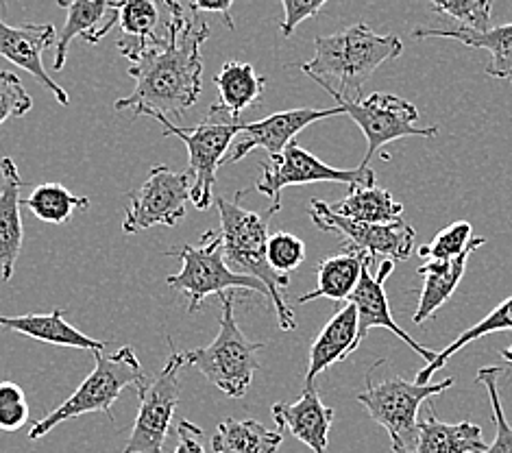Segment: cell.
I'll return each mask as SVG.
<instances>
[{"label":"cell","instance_id":"obj_2","mask_svg":"<svg viewBox=\"0 0 512 453\" xmlns=\"http://www.w3.org/2000/svg\"><path fill=\"white\" fill-rule=\"evenodd\" d=\"M314 51V57L299 68L340 105L360 101L362 85L386 61L404 53V42L393 33L377 35L369 24L356 22L338 33L319 35Z\"/></svg>","mask_w":512,"mask_h":453},{"label":"cell","instance_id":"obj_5","mask_svg":"<svg viewBox=\"0 0 512 453\" xmlns=\"http://www.w3.org/2000/svg\"><path fill=\"white\" fill-rule=\"evenodd\" d=\"M223 305L218 334L207 347L184 353L186 366L197 369L207 382L231 399H242L253 384V375L260 369L258 353L262 342H251L234 316V299L218 297Z\"/></svg>","mask_w":512,"mask_h":453},{"label":"cell","instance_id":"obj_37","mask_svg":"<svg viewBox=\"0 0 512 453\" xmlns=\"http://www.w3.org/2000/svg\"><path fill=\"white\" fill-rule=\"evenodd\" d=\"M282 7H284V20L279 24V31H282L284 38H290L292 31H295L303 20L321 14V9L325 7V0H282Z\"/></svg>","mask_w":512,"mask_h":453},{"label":"cell","instance_id":"obj_19","mask_svg":"<svg viewBox=\"0 0 512 453\" xmlns=\"http://www.w3.org/2000/svg\"><path fill=\"white\" fill-rule=\"evenodd\" d=\"M0 175H3V188H0V279L11 281L24 240L20 216V190L24 188V181L20 179L18 166L11 157L0 159Z\"/></svg>","mask_w":512,"mask_h":453},{"label":"cell","instance_id":"obj_22","mask_svg":"<svg viewBox=\"0 0 512 453\" xmlns=\"http://www.w3.org/2000/svg\"><path fill=\"white\" fill-rule=\"evenodd\" d=\"M486 447L480 425L471 421L443 423L430 406L428 419L419 421V438L412 453H484Z\"/></svg>","mask_w":512,"mask_h":453},{"label":"cell","instance_id":"obj_24","mask_svg":"<svg viewBox=\"0 0 512 453\" xmlns=\"http://www.w3.org/2000/svg\"><path fill=\"white\" fill-rule=\"evenodd\" d=\"M473 253L475 251H469L449 262H425L419 268V275L423 277V288L419 292L417 310L412 314V323H425L451 299V295L460 286L462 277H465L467 262Z\"/></svg>","mask_w":512,"mask_h":453},{"label":"cell","instance_id":"obj_29","mask_svg":"<svg viewBox=\"0 0 512 453\" xmlns=\"http://www.w3.org/2000/svg\"><path fill=\"white\" fill-rule=\"evenodd\" d=\"M22 203L35 218L48 225H64L75 212L90 210L88 197H75L62 183H40Z\"/></svg>","mask_w":512,"mask_h":453},{"label":"cell","instance_id":"obj_32","mask_svg":"<svg viewBox=\"0 0 512 453\" xmlns=\"http://www.w3.org/2000/svg\"><path fill=\"white\" fill-rule=\"evenodd\" d=\"M436 14H445L456 20L462 31L486 33L491 29L493 3L491 0H436L432 5Z\"/></svg>","mask_w":512,"mask_h":453},{"label":"cell","instance_id":"obj_26","mask_svg":"<svg viewBox=\"0 0 512 453\" xmlns=\"http://www.w3.org/2000/svg\"><path fill=\"white\" fill-rule=\"evenodd\" d=\"M284 432L266 430L255 419H223L212 438L214 453H275L282 445Z\"/></svg>","mask_w":512,"mask_h":453},{"label":"cell","instance_id":"obj_11","mask_svg":"<svg viewBox=\"0 0 512 453\" xmlns=\"http://www.w3.org/2000/svg\"><path fill=\"white\" fill-rule=\"evenodd\" d=\"M340 107L345 109V116L356 122L367 140V153L360 164L364 168H369L373 155L390 142L404 138L432 140L438 136V127H417L419 109L395 94L375 92L367 99L340 103Z\"/></svg>","mask_w":512,"mask_h":453},{"label":"cell","instance_id":"obj_30","mask_svg":"<svg viewBox=\"0 0 512 453\" xmlns=\"http://www.w3.org/2000/svg\"><path fill=\"white\" fill-rule=\"evenodd\" d=\"M512 329V297H508L506 301H502L497 305V308L486 314L482 321L475 323L473 327L465 329V332H460V336L451 342V345L443 351H438V358L434 364L430 366H423V369L417 373V379L414 382L417 384H430L432 375L443 369V366L449 362L451 355H456L460 349H465L467 345H471L473 340H480L484 336H491V334H497V332H510Z\"/></svg>","mask_w":512,"mask_h":453},{"label":"cell","instance_id":"obj_20","mask_svg":"<svg viewBox=\"0 0 512 453\" xmlns=\"http://www.w3.org/2000/svg\"><path fill=\"white\" fill-rule=\"evenodd\" d=\"M0 327L9 329V332H16L22 336H29L33 340L46 342V345H57L66 349H83L92 353H103L109 342L94 340L88 334L79 332L77 327H72L64 310H53L48 314H18V316H5L0 314Z\"/></svg>","mask_w":512,"mask_h":453},{"label":"cell","instance_id":"obj_33","mask_svg":"<svg viewBox=\"0 0 512 453\" xmlns=\"http://www.w3.org/2000/svg\"><path fill=\"white\" fill-rule=\"evenodd\" d=\"M504 371L499 366H484L478 371V382L484 384L486 393H489L491 410H493V423H495V440L491 447H486L484 453H512V425L508 423L502 399H499V386L497 379Z\"/></svg>","mask_w":512,"mask_h":453},{"label":"cell","instance_id":"obj_18","mask_svg":"<svg viewBox=\"0 0 512 453\" xmlns=\"http://www.w3.org/2000/svg\"><path fill=\"white\" fill-rule=\"evenodd\" d=\"M358 347V310L353 303H345L329 318L327 325L312 342L306 386H314L316 377L325 373L329 366L347 360L353 351H358Z\"/></svg>","mask_w":512,"mask_h":453},{"label":"cell","instance_id":"obj_39","mask_svg":"<svg viewBox=\"0 0 512 453\" xmlns=\"http://www.w3.org/2000/svg\"><path fill=\"white\" fill-rule=\"evenodd\" d=\"M231 7H234V3H231V0H225V3H192L190 5V9L194 11V14H221L223 22L227 24V27L234 29V22H231V16H229Z\"/></svg>","mask_w":512,"mask_h":453},{"label":"cell","instance_id":"obj_15","mask_svg":"<svg viewBox=\"0 0 512 453\" xmlns=\"http://www.w3.org/2000/svg\"><path fill=\"white\" fill-rule=\"evenodd\" d=\"M371 264H373L371 260L364 262L360 284L349 299V303L356 305V310H358V340L362 342L364 338H367L371 329L384 327V329H388V332H393L397 338L404 340L414 353L421 355V358L428 362V366L434 364L438 358V351L423 347L421 342H417L408 332H404V329L395 323L393 312H390L384 284H386L388 275L393 273L395 262H382L380 271L377 273L371 271Z\"/></svg>","mask_w":512,"mask_h":453},{"label":"cell","instance_id":"obj_14","mask_svg":"<svg viewBox=\"0 0 512 453\" xmlns=\"http://www.w3.org/2000/svg\"><path fill=\"white\" fill-rule=\"evenodd\" d=\"M334 116H345V109L336 105L329 109H312V107H301V109H286V112L271 114L268 118H262L258 122H245L242 131L238 133V142L234 151L227 153L223 159V166H231L245 159L251 151L264 149L268 157H277L286 151V146L295 142L299 133L314 125V122L334 118Z\"/></svg>","mask_w":512,"mask_h":453},{"label":"cell","instance_id":"obj_7","mask_svg":"<svg viewBox=\"0 0 512 453\" xmlns=\"http://www.w3.org/2000/svg\"><path fill=\"white\" fill-rule=\"evenodd\" d=\"M454 386V377L441 384H417L399 375L375 379V371L367 373V388L356 397L369 416L380 423L390 436L395 453H412L419 438V408L423 401L445 393Z\"/></svg>","mask_w":512,"mask_h":453},{"label":"cell","instance_id":"obj_1","mask_svg":"<svg viewBox=\"0 0 512 453\" xmlns=\"http://www.w3.org/2000/svg\"><path fill=\"white\" fill-rule=\"evenodd\" d=\"M199 14L188 7L177 29L164 46L151 48L131 59L129 75L136 88L125 99L116 101V109H131L133 118H181L197 105L203 92V53L210 38V27L197 20Z\"/></svg>","mask_w":512,"mask_h":453},{"label":"cell","instance_id":"obj_27","mask_svg":"<svg viewBox=\"0 0 512 453\" xmlns=\"http://www.w3.org/2000/svg\"><path fill=\"white\" fill-rule=\"evenodd\" d=\"M218 96L227 112L240 120V114L260 99L266 79L260 77L251 64L245 61H227L221 72L214 77Z\"/></svg>","mask_w":512,"mask_h":453},{"label":"cell","instance_id":"obj_38","mask_svg":"<svg viewBox=\"0 0 512 453\" xmlns=\"http://www.w3.org/2000/svg\"><path fill=\"white\" fill-rule=\"evenodd\" d=\"M177 436L179 443L175 453H207L205 445H203V430L199 425H194L188 419H181L177 423Z\"/></svg>","mask_w":512,"mask_h":453},{"label":"cell","instance_id":"obj_13","mask_svg":"<svg viewBox=\"0 0 512 453\" xmlns=\"http://www.w3.org/2000/svg\"><path fill=\"white\" fill-rule=\"evenodd\" d=\"M129 207L123 220L125 234H140L157 225L175 227L186 216L190 203L188 170L153 166L140 188L129 192Z\"/></svg>","mask_w":512,"mask_h":453},{"label":"cell","instance_id":"obj_36","mask_svg":"<svg viewBox=\"0 0 512 453\" xmlns=\"http://www.w3.org/2000/svg\"><path fill=\"white\" fill-rule=\"evenodd\" d=\"M33 109V99L24 90L18 75L0 70V127L11 118L27 116Z\"/></svg>","mask_w":512,"mask_h":453},{"label":"cell","instance_id":"obj_34","mask_svg":"<svg viewBox=\"0 0 512 453\" xmlns=\"http://www.w3.org/2000/svg\"><path fill=\"white\" fill-rule=\"evenodd\" d=\"M266 260L273 271L282 277H290L292 271L306 260V242L288 231H277L266 244Z\"/></svg>","mask_w":512,"mask_h":453},{"label":"cell","instance_id":"obj_17","mask_svg":"<svg viewBox=\"0 0 512 453\" xmlns=\"http://www.w3.org/2000/svg\"><path fill=\"white\" fill-rule=\"evenodd\" d=\"M277 430H288L299 443L314 453H329V430L334 423V410L321 401L314 386H306L295 403H275L271 408Z\"/></svg>","mask_w":512,"mask_h":453},{"label":"cell","instance_id":"obj_9","mask_svg":"<svg viewBox=\"0 0 512 453\" xmlns=\"http://www.w3.org/2000/svg\"><path fill=\"white\" fill-rule=\"evenodd\" d=\"M308 183H345L349 188H369L375 186V170L364 166L334 168L292 142L282 155L262 164V175L255 181V190L273 201L268 210L277 214L282 210V190L288 186H308Z\"/></svg>","mask_w":512,"mask_h":453},{"label":"cell","instance_id":"obj_40","mask_svg":"<svg viewBox=\"0 0 512 453\" xmlns=\"http://www.w3.org/2000/svg\"><path fill=\"white\" fill-rule=\"evenodd\" d=\"M502 358L512 366V347H506V349H502Z\"/></svg>","mask_w":512,"mask_h":453},{"label":"cell","instance_id":"obj_28","mask_svg":"<svg viewBox=\"0 0 512 453\" xmlns=\"http://www.w3.org/2000/svg\"><path fill=\"white\" fill-rule=\"evenodd\" d=\"M59 7H64L68 11V18L64 22L62 31L57 35V53H55V61H53V70L62 72L66 66L68 59V48L70 42L75 38H81L85 42H90L92 35L99 31V22L105 20V16H109V3H66V0H59Z\"/></svg>","mask_w":512,"mask_h":453},{"label":"cell","instance_id":"obj_12","mask_svg":"<svg viewBox=\"0 0 512 453\" xmlns=\"http://www.w3.org/2000/svg\"><path fill=\"white\" fill-rule=\"evenodd\" d=\"M310 218L321 231L343 238L345 251L364 253L371 262H404L412 255L417 240V231L404 218L388 225L356 223L334 214L329 210V203L319 199L310 201Z\"/></svg>","mask_w":512,"mask_h":453},{"label":"cell","instance_id":"obj_6","mask_svg":"<svg viewBox=\"0 0 512 453\" xmlns=\"http://www.w3.org/2000/svg\"><path fill=\"white\" fill-rule=\"evenodd\" d=\"M164 127V136H175L186 144L188 149V175H190V201L197 210H210L214 183L218 168L223 166V159L231 142L238 138L245 122L231 116L227 109L216 103L210 112L192 129L177 127L175 122L166 118H155Z\"/></svg>","mask_w":512,"mask_h":453},{"label":"cell","instance_id":"obj_16","mask_svg":"<svg viewBox=\"0 0 512 453\" xmlns=\"http://www.w3.org/2000/svg\"><path fill=\"white\" fill-rule=\"evenodd\" d=\"M57 44V31L53 24H22V27H11V24L0 20V57L11 61V64L27 70L33 79H38L44 88L51 92L59 105H70V96L48 77L44 68L42 55L46 48Z\"/></svg>","mask_w":512,"mask_h":453},{"label":"cell","instance_id":"obj_35","mask_svg":"<svg viewBox=\"0 0 512 453\" xmlns=\"http://www.w3.org/2000/svg\"><path fill=\"white\" fill-rule=\"evenodd\" d=\"M31 419L29 401L16 382H0V432H18Z\"/></svg>","mask_w":512,"mask_h":453},{"label":"cell","instance_id":"obj_4","mask_svg":"<svg viewBox=\"0 0 512 453\" xmlns=\"http://www.w3.org/2000/svg\"><path fill=\"white\" fill-rule=\"evenodd\" d=\"M96 366L94 371L83 379L81 386L72 393L62 406L46 414L31 427L29 438L38 440L53 432L57 425L70 419H79L83 414H105L109 421H114V406L127 388L146 384L144 369L133 347H123L116 353H92Z\"/></svg>","mask_w":512,"mask_h":453},{"label":"cell","instance_id":"obj_21","mask_svg":"<svg viewBox=\"0 0 512 453\" xmlns=\"http://www.w3.org/2000/svg\"><path fill=\"white\" fill-rule=\"evenodd\" d=\"M414 40H456L469 48H484L491 53V64L486 75L495 79H512V22L491 27L486 33H471L458 27H417L412 31Z\"/></svg>","mask_w":512,"mask_h":453},{"label":"cell","instance_id":"obj_23","mask_svg":"<svg viewBox=\"0 0 512 453\" xmlns=\"http://www.w3.org/2000/svg\"><path fill=\"white\" fill-rule=\"evenodd\" d=\"M369 257L356 251H345L340 255H329L321 260L316 268V288L308 295L297 297V303H310L316 299H332V301H347L356 292L362 266Z\"/></svg>","mask_w":512,"mask_h":453},{"label":"cell","instance_id":"obj_25","mask_svg":"<svg viewBox=\"0 0 512 453\" xmlns=\"http://www.w3.org/2000/svg\"><path fill=\"white\" fill-rule=\"evenodd\" d=\"M329 210L334 214L356 220L367 225H388L397 223L404 214V205L393 199V194L377 186H358L349 188L345 199L329 203Z\"/></svg>","mask_w":512,"mask_h":453},{"label":"cell","instance_id":"obj_10","mask_svg":"<svg viewBox=\"0 0 512 453\" xmlns=\"http://www.w3.org/2000/svg\"><path fill=\"white\" fill-rule=\"evenodd\" d=\"M168 345L170 355L164 369L157 373L151 384H144L138 388L140 408L123 453H162L164 449L170 432V423H173V416L179 403V375L181 369L186 366L184 353L175 349L170 338Z\"/></svg>","mask_w":512,"mask_h":453},{"label":"cell","instance_id":"obj_31","mask_svg":"<svg viewBox=\"0 0 512 453\" xmlns=\"http://www.w3.org/2000/svg\"><path fill=\"white\" fill-rule=\"evenodd\" d=\"M486 238L473 236L469 220H456L443 231H438L434 240L419 249V255L428 262H449L469 251H478Z\"/></svg>","mask_w":512,"mask_h":453},{"label":"cell","instance_id":"obj_3","mask_svg":"<svg viewBox=\"0 0 512 453\" xmlns=\"http://www.w3.org/2000/svg\"><path fill=\"white\" fill-rule=\"evenodd\" d=\"M245 194V190H240L234 194V199L221 197L216 201L218 218H221L225 260L234 273L262 281L268 290V299L275 305L279 329H282V332H292V329H297V318L292 314L290 305L286 303L284 297V290L290 284V277L277 275L266 260V244L268 238H271V234H268V225H271V218L275 214L271 210L266 214H260L242 207L240 201Z\"/></svg>","mask_w":512,"mask_h":453},{"label":"cell","instance_id":"obj_8","mask_svg":"<svg viewBox=\"0 0 512 453\" xmlns=\"http://www.w3.org/2000/svg\"><path fill=\"white\" fill-rule=\"evenodd\" d=\"M168 255L179 257L181 271L168 275L166 284L168 288L188 297L190 314L199 312L207 297H223L231 288L258 292V295L268 297V290L262 281L231 271L225 260L221 231H205L199 247H194V244H181V247L170 249Z\"/></svg>","mask_w":512,"mask_h":453}]
</instances>
